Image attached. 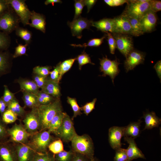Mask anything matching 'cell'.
<instances>
[{"label":"cell","mask_w":161,"mask_h":161,"mask_svg":"<svg viewBox=\"0 0 161 161\" xmlns=\"http://www.w3.org/2000/svg\"><path fill=\"white\" fill-rule=\"evenodd\" d=\"M40 128L39 131L47 130L50 122L59 112L63 111L60 98H56L50 103L37 107Z\"/></svg>","instance_id":"6da1fadb"},{"label":"cell","mask_w":161,"mask_h":161,"mask_svg":"<svg viewBox=\"0 0 161 161\" xmlns=\"http://www.w3.org/2000/svg\"><path fill=\"white\" fill-rule=\"evenodd\" d=\"M71 142L72 150L74 153L83 155L90 160L94 159V144L88 135L85 134L79 135L77 134Z\"/></svg>","instance_id":"7a4b0ae2"},{"label":"cell","mask_w":161,"mask_h":161,"mask_svg":"<svg viewBox=\"0 0 161 161\" xmlns=\"http://www.w3.org/2000/svg\"><path fill=\"white\" fill-rule=\"evenodd\" d=\"M51 133L47 130L39 131L31 135L28 143L36 153H46L50 143L56 139Z\"/></svg>","instance_id":"3957f363"},{"label":"cell","mask_w":161,"mask_h":161,"mask_svg":"<svg viewBox=\"0 0 161 161\" xmlns=\"http://www.w3.org/2000/svg\"><path fill=\"white\" fill-rule=\"evenodd\" d=\"M149 0H128L126 7L121 15L140 19L150 10Z\"/></svg>","instance_id":"277c9868"},{"label":"cell","mask_w":161,"mask_h":161,"mask_svg":"<svg viewBox=\"0 0 161 161\" xmlns=\"http://www.w3.org/2000/svg\"><path fill=\"white\" fill-rule=\"evenodd\" d=\"M8 141L14 144H24L28 142L31 134L28 133L21 121L8 128Z\"/></svg>","instance_id":"5b68a950"},{"label":"cell","mask_w":161,"mask_h":161,"mask_svg":"<svg viewBox=\"0 0 161 161\" xmlns=\"http://www.w3.org/2000/svg\"><path fill=\"white\" fill-rule=\"evenodd\" d=\"M76 133L72 120L66 113L62 123L54 134L63 142H71Z\"/></svg>","instance_id":"8992f818"},{"label":"cell","mask_w":161,"mask_h":161,"mask_svg":"<svg viewBox=\"0 0 161 161\" xmlns=\"http://www.w3.org/2000/svg\"><path fill=\"white\" fill-rule=\"evenodd\" d=\"M20 19L9 9L0 16V30L8 34L18 27Z\"/></svg>","instance_id":"52a82bcc"},{"label":"cell","mask_w":161,"mask_h":161,"mask_svg":"<svg viewBox=\"0 0 161 161\" xmlns=\"http://www.w3.org/2000/svg\"><path fill=\"white\" fill-rule=\"evenodd\" d=\"M7 1L24 25H29L32 12L28 9L25 1L23 0H7Z\"/></svg>","instance_id":"ba28073f"},{"label":"cell","mask_w":161,"mask_h":161,"mask_svg":"<svg viewBox=\"0 0 161 161\" xmlns=\"http://www.w3.org/2000/svg\"><path fill=\"white\" fill-rule=\"evenodd\" d=\"M100 60V70L103 72L102 76H109L111 78L112 83H114V79L119 74L120 70L118 66L120 62L117 58L111 60L107 56L103 57Z\"/></svg>","instance_id":"9c48e42d"},{"label":"cell","mask_w":161,"mask_h":161,"mask_svg":"<svg viewBox=\"0 0 161 161\" xmlns=\"http://www.w3.org/2000/svg\"><path fill=\"white\" fill-rule=\"evenodd\" d=\"M37 108L32 109L30 111L27 112L22 121L25 129L31 135L40 130V122Z\"/></svg>","instance_id":"30bf717a"},{"label":"cell","mask_w":161,"mask_h":161,"mask_svg":"<svg viewBox=\"0 0 161 161\" xmlns=\"http://www.w3.org/2000/svg\"><path fill=\"white\" fill-rule=\"evenodd\" d=\"M115 39L116 48L126 57L134 49L133 39L131 35L125 34L112 33Z\"/></svg>","instance_id":"8fae6325"},{"label":"cell","mask_w":161,"mask_h":161,"mask_svg":"<svg viewBox=\"0 0 161 161\" xmlns=\"http://www.w3.org/2000/svg\"><path fill=\"white\" fill-rule=\"evenodd\" d=\"M92 20L81 17L73 19L72 22L68 21L67 24L70 28L72 35L80 39L82 37V32L85 29H89L92 26Z\"/></svg>","instance_id":"7c38bea8"},{"label":"cell","mask_w":161,"mask_h":161,"mask_svg":"<svg viewBox=\"0 0 161 161\" xmlns=\"http://www.w3.org/2000/svg\"><path fill=\"white\" fill-rule=\"evenodd\" d=\"M145 54L140 51L133 49L126 57L124 66L126 72L134 69L137 66L143 64Z\"/></svg>","instance_id":"4fadbf2b"},{"label":"cell","mask_w":161,"mask_h":161,"mask_svg":"<svg viewBox=\"0 0 161 161\" xmlns=\"http://www.w3.org/2000/svg\"><path fill=\"white\" fill-rule=\"evenodd\" d=\"M14 144L18 161H32L36 152L28 142Z\"/></svg>","instance_id":"5bb4252c"},{"label":"cell","mask_w":161,"mask_h":161,"mask_svg":"<svg viewBox=\"0 0 161 161\" xmlns=\"http://www.w3.org/2000/svg\"><path fill=\"white\" fill-rule=\"evenodd\" d=\"M0 161H18L14 145L8 140L0 142Z\"/></svg>","instance_id":"9a60e30c"},{"label":"cell","mask_w":161,"mask_h":161,"mask_svg":"<svg viewBox=\"0 0 161 161\" xmlns=\"http://www.w3.org/2000/svg\"><path fill=\"white\" fill-rule=\"evenodd\" d=\"M124 127L113 126L109 130V141L111 147L116 150L122 146L121 139L123 136Z\"/></svg>","instance_id":"2e32d148"},{"label":"cell","mask_w":161,"mask_h":161,"mask_svg":"<svg viewBox=\"0 0 161 161\" xmlns=\"http://www.w3.org/2000/svg\"><path fill=\"white\" fill-rule=\"evenodd\" d=\"M140 20L144 32H151L155 29L157 17L156 13L150 10Z\"/></svg>","instance_id":"e0dca14e"},{"label":"cell","mask_w":161,"mask_h":161,"mask_svg":"<svg viewBox=\"0 0 161 161\" xmlns=\"http://www.w3.org/2000/svg\"><path fill=\"white\" fill-rule=\"evenodd\" d=\"M114 24V32L131 35V28L127 18L122 15L113 18Z\"/></svg>","instance_id":"ac0fdd59"},{"label":"cell","mask_w":161,"mask_h":161,"mask_svg":"<svg viewBox=\"0 0 161 161\" xmlns=\"http://www.w3.org/2000/svg\"><path fill=\"white\" fill-rule=\"evenodd\" d=\"M124 140L129 145L126 149L127 156V161H131L138 158L145 159L144 154L137 147L134 139L131 137H125Z\"/></svg>","instance_id":"d6986e66"},{"label":"cell","mask_w":161,"mask_h":161,"mask_svg":"<svg viewBox=\"0 0 161 161\" xmlns=\"http://www.w3.org/2000/svg\"><path fill=\"white\" fill-rule=\"evenodd\" d=\"M59 83L48 78L41 91L56 98H60L61 94Z\"/></svg>","instance_id":"ffe728a7"},{"label":"cell","mask_w":161,"mask_h":161,"mask_svg":"<svg viewBox=\"0 0 161 161\" xmlns=\"http://www.w3.org/2000/svg\"><path fill=\"white\" fill-rule=\"evenodd\" d=\"M30 19L31 22L29 25L43 33L45 32L46 22L45 18L43 15L32 11Z\"/></svg>","instance_id":"44dd1931"},{"label":"cell","mask_w":161,"mask_h":161,"mask_svg":"<svg viewBox=\"0 0 161 161\" xmlns=\"http://www.w3.org/2000/svg\"><path fill=\"white\" fill-rule=\"evenodd\" d=\"M92 26L98 30L105 32H114V24L113 18H104L98 21L92 22Z\"/></svg>","instance_id":"7402d4cb"},{"label":"cell","mask_w":161,"mask_h":161,"mask_svg":"<svg viewBox=\"0 0 161 161\" xmlns=\"http://www.w3.org/2000/svg\"><path fill=\"white\" fill-rule=\"evenodd\" d=\"M142 122L140 120L137 122L131 123L124 127L123 136L131 137L134 139L139 137L141 133L140 127Z\"/></svg>","instance_id":"603a6c76"},{"label":"cell","mask_w":161,"mask_h":161,"mask_svg":"<svg viewBox=\"0 0 161 161\" xmlns=\"http://www.w3.org/2000/svg\"><path fill=\"white\" fill-rule=\"evenodd\" d=\"M145 126L143 130L150 129L157 127L161 124V119L159 118L154 112H147L143 114Z\"/></svg>","instance_id":"cb8c5ba5"},{"label":"cell","mask_w":161,"mask_h":161,"mask_svg":"<svg viewBox=\"0 0 161 161\" xmlns=\"http://www.w3.org/2000/svg\"><path fill=\"white\" fill-rule=\"evenodd\" d=\"M21 90L36 94L39 91V88L33 80L20 78L17 80Z\"/></svg>","instance_id":"d4e9b609"},{"label":"cell","mask_w":161,"mask_h":161,"mask_svg":"<svg viewBox=\"0 0 161 161\" xmlns=\"http://www.w3.org/2000/svg\"><path fill=\"white\" fill-rule=\"evenodd\" d=\"M66 113L63 111L58 112L50 122L47 130L54 134L61 125Z\"/></svg>","instance_id":"484cf974"},{"label":"cell","mask_w":161,"mask_h":161,"mask_svg":"<svg viewBox=\"0 0 161 161\" xmlns=\"http://www.w3.org/2000/svg\"><path fill=\"white\" fill-rule=\"evenodd\" d=\"M22 92V99L25 107L32 109L39 106L36 94L25 92Z\"/></svg>","instance_id":"4316f807"},{"label":"cell","mask_w":161,"mask_h":161,"mask_svg":"<svg viewBox=\"0 0 161 161\" xmlns=\"http://www.w3.org/2000/svg\"><path fill=\"white\" fill-rule=\"evenodd\" d=\"M124 16L127 18L130 24L131 28V35L138 36L144 33L140 19L129 16Z\"/></svg>","instance_id":"83f0119b"},{"label":"cell","mask_w":161,"mask_h":161,"mask_svg":"<svg viewBox=\"0 0 161 161\" xmlns=\"http://www.w3.org/2000/svg\"><path fill=\"white\" fill-rule=\"evenodd\" d=\"M10 56L8 51H0V75L6 73L10 66Z\"/></svg>","instance_id":"f1b7e54d"},{"label":"cell","mask_w":161,"mask_h":161,"mask_svg":"<svg viewBox=\"0 0 161 161\" xmlns=\"http://www.w3.org/2000/svg\"><path fill=\"white\" fill-rule=\"evenodd\" d=\"M7 109L12 111L18 117H21L22 119L27 113L24 108L20 105L16 98L9 104Z\"/></svg>","instance_id":"f546056e"},{"label":"cell","mask_w":161,"mask_h":161,"mask_svg":"<svg viewBox=\"0 0 161 161\" xmlns=\"http://www.w3.org/2000/svg\"><path fill=\"white\" fill-rule=\"evenodd\" d=\"M36 95L39 106L48 105L56 99L41 90H39Z\"/></svg>","instance_id":"4dcf8cb0"},{"label":"cell","mask_w":161,"mask_h":161,"mask_svg":"<svg viewBox=\"0 0 161 161\" xmlns=\"http://www.w3.org/2000/svg\"><path fill=\"white\" fill-rule=\"evenodd\" d=\"M48 150L54 155L64 150L63 141L58 138L55 139L49 145Z\"/></svg>","instance_id":"1f68e13d"},{"label":"cell","mask_w":161,"mask_h":161,"mask_svg":"<svg viewBox=\"0 0 161 161\" xmlns=\"http://www.w3.org/2000/svg\"><path fill=\"white\" fill-rule=\"evenodd\" d=\"M1 117L3 122L7 125L13 123L18 119L17 115L8 109Z\"/></svg>","instance_id":"d6a6232c"},{"label":"cell","mask_w":161,"mask_h":161,"mask_svg":"<svg viewBox=\"0 0 161 161\" xmlns=\"http://www.w3.org/2000/svg\"><path fill=\"white\" fill-rule=\"evenodd\" d=\"M76 58H70L61 62L60 65V73L61 79L65 73L71 68Z\"/></svg>","instance_id":"836d02e7"},{"label":"cell","mask_w":161,"mask_h":161,"mask_svg":"<svg viewBox=\"0 0 161 161\" xmlns=\"http://www.w3.org/2000/svg\"><path fill=\"white\" fill-rule=\"evenodd\" d=\"M106 35L105 34L100 38H94L89 40L87 43H84L82 44H71V45L74 47H79L86 48L87 47H97L101 44L103 41L104 39L106 38Z\"/></svg>","instance_id":"e575fe53"},{"label":"cell","mask_w":161,"mask_h":161,"mask_svg":"<svg viewBox=\"0 0 161 161\" xmlns=\"http://www.w3.org/2000/svg\"><path fill=\"white\" fill-rule=\"evenodd\" d=\"M67 102L71 106L73 112V115L71 118L73 120L77 116L80 115L82 114L81 107L78 105L76 99L75 98L67 97Z\"/></svg>","instance_id":"d590c367"},{"label":"cell","mask_w":161,"mask_h":161,"mask_svg":"<svg viewBox=\"0 0 161 161\" xmlns=\"http://www.w3.org/2000/svg\"><path fill=\"white\" fill-rule=\"evenodd\" d=\"M15 30L16 35L24 40L26 44L30 43L32 37V34L30 32L26 29L18 27Z\"/></svg>","instance_id":"8d00e7d4"},{"label":"cell","mask_w":161,"mask_h":161,"mask_svg":"<svg viewBox=\"0 0 161 161\" xmlns=\"http://www.w3.org/2000/svg\"><path fill=\"white\" fill-rule=\"evenodd\" d=\"M74 152L71 149L69 151L63 150L54 155L55 161H70Z\"/></svg>","instance_id":"74e56055"},{"label":"cell","mask_w":161,"mask_h":161,"mask_svg":"<svg viewBox=\"0 0 161 161\" xmlns=\"http://www.w3.org/2000/svg\"><path fill=\"white\" fill-rule=\"evenodd\" d=\"M32 161H55L54 155L49 151L44 153H36Z\"/></svg>","instance_id":"f35d334b"},{"label":"cell","mask_w":161,"mask_h":161,"mask_svg":"<svg viewBox=\"0 0 161 161\" xmlns=\"http://www.w3.org/2000/svg\"><path fill=\"white\" fill-rule=\"evenodd\" d=\"M76 58L78 64L79 69L80 70H81L82 66L86 64H89L92 65L95 64L92 62L89 55L84 51Z\"/></svg>","instance_id":"ab89813d"},{"label":"cell","mask_w":161,"mask_h":161,"mask_svg":"<svg viewBox=\"0 0 161 161\" xmlns=\"http://www.w3.org/2000/svg\"><path fill=\"white\" fill-rule=\"evenodd\" d=\"M51 67L48 66H37L34 67L33 72L34 74L47 77L50 72Z\"/></svg>","instance_id":"60d3db41"},{"label":"cell","mask_w":161,"mask_h":161,"mask_svg":"<svg viewBox=\"0 0 161 161\" xmlns=\"http://www.w3.org/2000/svg\"><path fill=\"white\" fill-rule=\"evenodd\" d=\"M15 93L12 92L9 89L8 86L4 85V92L3 96L1 97L5 103L8 105L16 98Z\"/></svg>","instance_id":"b9f144b4"},{"label":"cell","mask_w":161,"mask_h":161,"mask_svg":"<svg viewBox=\"0 0 161 161\" xmlns=\"http://www.w3.org/2000/svg\"><path fill=\"white\" fill-rule=\"evenodd\" d=\"M10 41L8 34L0 30V50H5L10 45Z\"/></svg>","instance_id":"7bdbcfd3"},{"label":"cell","mask_w":161,"mask_h":161,"mask_svg":"<svg viewBox=\"0 0 161 161\" xmlns=\"http://www.w3.org/2000/svg\"><path fill=\"white\" fill-rule=\"evenodd\" d=\"M8 128L7 125L3 122L0 117V142L8 140Z\"/></svg>","instance_id":"ee69618b"},{"label":"cell","mask_w":161,"mask_h":161,"mask_svg":"<svg viewBox=\"0 0 161 161\" xmlns=\"http://www.w3.org/2000/svg\"><path fill=\"white\" fill-rule=\"evenodd\" d=\"M114 161H127V156L126 149L120 148L115 150Z\"/></svg>","instance_id":"f6af8a7d"},{"label":"cell","mask_w":161,"mask_h":161,"mask_svg":"<svg viewBox=\"0 0 161 161\" xmlns=\"http://www.w3.org/2000/svg\"><path fill=\"white\" fill-rule=\"evenodd\" d=\"M60 62L58 63L54 67V69L49 73V79L59 83L61 80L60 77Z\"/></svg>","instance_id":"bcb514c9"},{"label":"cell","mask_w":161,"mask_h":161,"mask_svg":"<svg viewBox=\"0 0 161 161\" xmlns=\"http://www.w3.org/2000/svg\"><path fill=\"white\" fill-rule=\"evenodd\" d=\"M75 14L74 19L77 18L80 16L83 8L85 6L84 0H75Z\"/></svg>","instance_id":"7dc6e473"},{"label":"cell","mask_w":161,"mask_h":161,"mask_svg":"<svg viewBox=\"0 0 161 161\" xmlns=\"http://www.w3.org/2000/svg\"><path fill=\"white\" fill-rule=\"evenodd\" d=\"M97 100V98H95L92 101L86 103L81 107V111H83L84 113L88 116L95 109V106Z\"/></svg>","instance_id":"c3c4849f"},{"label":"cell","mask_w":161,"mask_h":161,"mask_svg":"<svg viewBox=\"0 0 161 161\" xmlns=\"http://www.w3.org/2000/svg\"><path fill=\"white\" fill-rule=\"evenodd\" d=\"M105 33H106V37H107L110 52L111 54H114L116 48V44L115 39L112 33L109 32H106Z\"/></svg>","instance_id":"681fc988"},{"label":"cell","mask_w":161,"mask_h":161,"mask_svg":"<svg viewBox=\"0 0 161 161\" xmlns=\"http://www.w3.org/2000/svg\"><path fill=\"white\" fill-rule=\"evenodd\" d=\"M27 44L24 45L19 44L15 48V50L13 57L14 58H16L19 56L25 55L27 51Z\"/></svg>","instance_id":"f907efd6"},{"label":"cell","mask_w":161,"mask_h":161,"mask_svg":"<svg viewBox=\"0 0 161 161\" xmlns=\"http://www.w3.org/2000/svg\"><path fill=\"white\" fill-rule=\"evenodd\" d=\"M150 10L156 13L161 10V1L160 0H149Z\"/></svg>","instance_id":"816d5d0a"},{"label":"cell","mask_w":161,"mask_h":161,"mask_svg":"<svg viewBox=\"0 0 161 161\" xmlns=\"http://www.w3.org/2000/svg\"><path fill=\"white\" fill-rule=\"evenodd\" d=\"M33 80L38 88L41 89L44 85L47 77H45L34 74L33 76Z\"/></svg>","instance_id":"f5cc1de1"},{"label":"cell","mask_w":161,"mask_h":161,"mask_svg":"<svg viewBox=\"0 0 161 161\" xmlns=\"http://www.w3.org/2000/svg\"><path fill=\"white\" fill-rule=\"evenodd\" d=\"M104 1L107 5L111 7L120 6L125 3H127L128 0H104Z\"/></svg>","instance_id":"db71d44e"},{"label":"cell","mask_w":161,"mask_h":161,"mask_svg":"<svg viewBox=\"0 0 161 161\" xmlns=\"http://www.w3.org/2000/svg\"><path fill=\"white\" fill-rule=\"evenodd\" d=\"M10 7L7 0H0V16L7 10Z\"/></svg>","instance_id":"11a10c76"},{"label":"cell","mask_w":161,"mask_h":161,"mask_svg":"<svg viewBox=\"0 0 161 161\" xmlns=\"http://www.w3.org/2000/svg\"><path fill=\"white\" fill-rule=\"evenodd\" d=\"M86 156L77 153H74L70 161H90Z\"/></svg>","instance_id":"9f6ffc18"},{"label":"cell","mask_w":161,"mask_h":161,"mask_svg":"<svg viewBox=\"0 0 161 161\" xmlns=\"http://www.w3.org/2000/svg\"><path fill=\"white\" fill-rule=\"evenodd\" d=\"M154 67L158 77L161 81V61H158L154 65Z\"/></svg>","instance_id":"6f0895ef"},{"label":"cell","mask_w":161,"mask_h":161,"mask_svg":"<svg viewBox=\"0 0 161 161\" xmlns=\"http://www.w3.org/2000/svg\"><path fill=\"white\" fill-rule=\"evenodd\" d=\"M85 6H86L87 8V13H89L95 4L97 0H84Z\"/></svg>","instance_id":"680465c9"},{"label":"cell","mask_w":161,"mask_h":161,"mask_svg":"<svg viewBox=\"0 0 161 161\" xmlns=\"http://www.w3.org/2000/svg\"><path fill=\"white\" fill-rule=\"evenodd\" d=\"M7 105L5 103L2 97L0 98V113L1 115L7 109Z\"/></svg>","instance_id":"91938a15"},{"label":"cell","mask_w":161,"mask_h":161,"mask_svg":"<svg viewBox=\"0 0 161 161\" xmlns=\"http://www.w3.org/2000/svg\"><path fill=\"white\" fill-rule=\"evenodd\" d=\"M62 3V1L60 0H47L45 1L44 4L46 5L51 4L54 6L55 3Z\"/></svg>","instance_id":"94428289"},{"label":"cell","mask_w":161,"mask_h":161,"mask_svg":"<svg viewBox=\"0 0 161 161\" xmlns=\"http://www.w3.org/2000/svg\"><path fill=\"white\" fill-rule=\"evenodd\" d=\"M90 161H97V160H96L95 158L94 159L92 160H90Z\"/></svg>","instance_id":"6125c7cd"}]
</instances>
